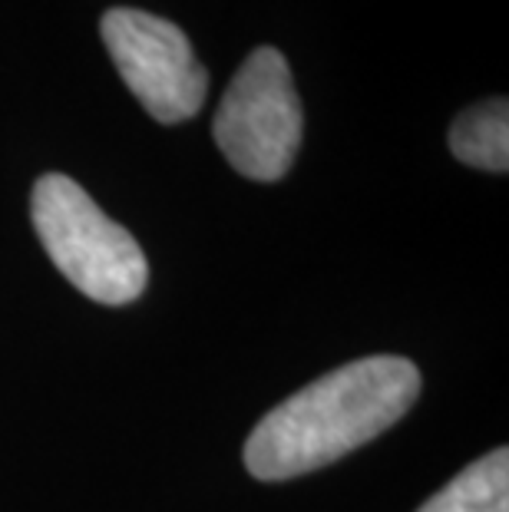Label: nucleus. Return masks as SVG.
<instances>
[{"label": "nucleus", "instance_id": "1", "mask_svg": "<svg viewBox=\"0 0 509 512\" xmlns=\"http://www.w3.org/2000/svg\"><path fill=\"white\" fill-rule=\"evenodd\" d=\"M417 394L420 370L407 357L377 354L331 370L265 413L245 443L248 473L278 483L321 470L394 427Z\"/></svg>", "mask_w": 509, "mask_h": 512}, {"label": "nucleus", "instance_id": "2", "mask_svg": "<svg viewBox=\"0 0 509 512\" xmlns=\"http://www.w3.org/2000/svg\"><path fill=\"white\" fill-rule=\"evenodd\" d=\"M30 219L60 275L100 304H129L146 291L143 248L113 222L70 176H40L30 195Z\"/></svg>", "mask_w": 509, "mask_h": 512}, {"label": "nucleus", "instance_id": "3", "mask_svg": "<svg viewBox=\"0 0 509 512\" xmlns=\"http://www.w3.org/2000/svg\"><path fill=\"white\" fill-rule=\"evenodd\" d=\"M305 133V113L288 60L275 47H258L232 76L212 136L235 172L255 182L288 176Z\"/></svg>", "mask_w": 509, "mask_h": 512}, {"label": "nucleus", "instance_id": "4", "mask_svg": "<svg viewBox=\"0 0 509 512\" xmlns=\"http://www.w3.org/2000/svg\"><path fill=\"white\" fill-rule=\"evenodd\" d=\"M100 34L123 83L156 123H186L202 110L209 73L172 20L116 7L103 14Z\"/></svg>", "mask_w": 509, "mask_h": 512}, {"label": "nucleus", "instance_id": "5", "mask_svg": "<svg viewBox=\"0 0 509 512\" xmlns=\"http://www.w3.org/2000/svg\"><path fill=\"white\" fill-rule=\"evenodd\" d=\"M417 512H509V453H486Z\"/></svg>", "mask_w": 509, "mask_h": 512}, {"label": "nucleus", "instance_id": "6", "mask_svg": "<svg viewBox=\"0 0 509 512\" xmlns=\"http://www.w3.org/2000/svg\"><path fill=\"white\" fill-rule=\"evenodd\" d=\"M450 149L467 166L486 172L509 169V106L500 100H486L473 110L460 113L450 126Z\"/></svg>", "mask_w": 509, "mask_h": 512}]
</instances>
